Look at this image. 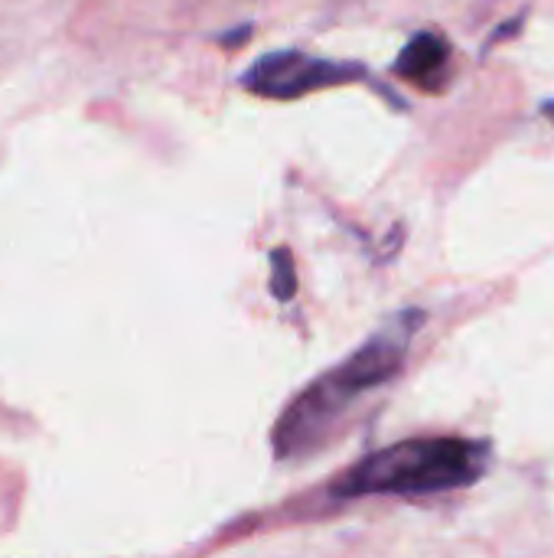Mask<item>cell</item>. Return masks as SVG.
Returning a JSON list of instances; mask_svg holds the SVG:
<instances>
[{"instance_id":"277c9868","label":"cell","mask_w":554,"mask_h":558,"mask_svg":"<svg viewBox=\"0 0 554 558\" xmlns=\"http://www.w3.org/2000/svg\"><path fill=\"white\" fill-rule=\"evenodd\" d=\"M447 69H451V43L431 29L415 33L392 65V72L402 82L421 85L424 92H441L447 82Z\"/></svg>"},{"instance_id":"5b68a950","label":"cell","mask_w":554,"mask_h":558,"mask_svg":"<svg viewBox=\"0 0 554 558\" xmlns=\"http://www.w3.org/2000/svg\"><path fill=\"white\" fill-rule=\"evenodd\" d=\"M271 268H274V278H271V291L278 301H291L294 291H297V278H294V262H291V252L287 248H278L271 252Z\"/></svg>"},{"instance_id":"7a4b0ae2","label":"cell","mask_w":554,"mask_h":558,"mask_svg":"<svg viewBox=\"0 0 554 558\" xmlns=\"http://www.w3.org/2000/svg\"><path fill=\"white\" fill-rule=\"evenodd\" d=\"M490 458L493 448L473 438H408L356 461L346 474L333 481L330 494L340 500H356L464 490L487 474Z\"/></svg>"},{"instance_id":"6da1fadb","label":"cell","mask_w":554,"mask_h":558,"mask_svg":"<svg viewBox=\"0 0 554 558\" xmlns=\"http://www.w3.org/2000/svg\"><path fill=\"white\" fill-rule=\"evenodd\" d=\"M421 324H424L421 311H402L379 333H372L349 360H343L336 369L310 383L274 425L271 435L274 458L278 461L300 458L310 448L323 445L336 432L340 418L356 405L359 396L395 379L408 360V347L421 330Z\"/></svg>"},{"instance_id":"3957f363","label":"cell","mask_w":554,"mask_h":558,"mask_svg":"<svg viewBox=\"0 0 554 558\" xmlns=\"http://www.w3.org/2000/svg\"><path fill=\"white\" fill-rule=\"evenodd\" d=\"M349 82H372L382 92V82L372 78V72L359 62H336L307 56L300 49H278L261 59H255L251 69L242 72L238 85L261 98H304L310 92L330 88V85H349Z\"/></svg>"}]
</instances>
